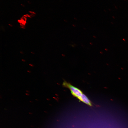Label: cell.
<instances>
[{
	"instance_id": "obj_5",
	"label": "cell",
	"mask_w": 128,
	"mask_h": 128,
	"mask_svg": "<svg viewBox=\"0 0 128 128\" xmlns=\"http://www.w3.org/2000/svg\"><path fill=\"white\" fill-rule=\"evenodd\" d=\"M26 95H27V96H28V95H29L27 93H26Z\"/></svg>"
},
{
	"instance_id": "obj_4",
	"label": "cell",
	"mask_w": 128,
	"mask_h": 128,
	"mask_svg": "<svg viewBox=\"0 0 128 128\" xmlns=\"http://www.w3.org/2000/svg\"><path fill=\"white\" fill-rule=\"evenodd\" d=\"M27 71L29 73H30L31 72V71Z\"/></svg>"
},
{
	"instance_id": "obj_2",
	"label": "cell",
	"mask_w": 128,
	"mask_h": 128,
	"mask_svg": "<svg viewBox=\"0 0 128 128\" xmlns=\"http://www.w3.org/2000/svg\"><path fill=\"white\" fill-rule=\"evenodd\" d=\"M80 101L85 103L91 106L92 104L87 97L84 94H83L78 99Z\"/></svg>"
},
{
	"instance_id": "obj_1",
	"label": "cell",
	"mask_w": 128,
	"mask_h": 128,
	"mask_svg": "<svg viewBox=\"0 0 128 128\" xmlns=\"http://www.w3.org/2000/svg\"><path fill=\"white\" fill-rule=\"evenodd\" d=\"M63 85L64 87L69 88L72 95L78 99L83 94L82 91L78 88L73 86L69 83L64 81Z\"/></svg>"
},
{
	"instance_id": "obj_3",
	"label": "cell",
	"mask_w": 128,
	"mask_h": 128,
	"mask_svg": "<svg viewBox=\"0 0 128 128\" xmlns=\"http://www.w3.org/2000/svg\"><path fill=\"white\" fill-rule=\"evenodd\" d=\"M31 66H32V67H33V65L32 64H29Z\"/></svg>"
}]
</instances>
